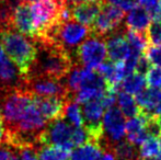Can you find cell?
Listing matches in <instances>:
<instances>
[{
    "instance_id": "obj_22",
    "label": "cell",
    "mask_w": 161,
    "mask_h": 160,
    "mask_svg": "<svg viewBox=\"0 0 161 160\" xmlns=\"http://www.w3.org/2000/svg\"><path fill=\"white\" fill-rule=\"evenodd\" d=\"M160 154V144L158 136L149 135L146 141L142 144L139 149V158L142 160H148L157 157Z\"/></svg>"
},
{
    "instance_id": "obj_36",
    "label": "cell",
    "mask_w": 161,
    "mask_h": 160,
    "mask_svg": "<svg viewBox=\"0 0 161 160\" xmlns=\"http://www.w3.org/2000/svg\"><path fill=\"white\" fill-rule=\"evenodd\" d=\"M38 1H41V0H20V2H24V3H29V4L35 3V2Z\"/></svg>"
},
{
    "instance_id": "obj_23",
    "label": "cell",
    "mask_w": 161,
    "mask_h": 160,
    "mask_svg": "<svg viewBox=\"0 0 161 160\" xmlns=\"http://www.w3.org/2000/svg\"><path fill=\"white\" fill-rule=\"evenodd\" d=\"M125 37L127 40L131 51L145 54V51L148 47V40H147L146 35L144 33L127 30V32H125Z\"/></svg>"
},
{
    "instance_id": "obj_40",
    "label": "cell",
    "mask_w": 161,
    "mask_h": 160,
    "mask_svg": "<svg viewBox=\"0 0 161 160\" xmlns=\"http://www.w3.org/2000/svg\"><path fill=\"white\" fill-rule=\"evenodd\" d=\"M159 90H160V91H161V86H160V88H159Z\"/></svg>"
},
{
    "instance_id": "obj_35",
    "label": "cell",
    "mask_w": 161,
    "mask_h": 160,
    "mask_svg": "<svg viewBox=\"0 0 161 160\" xmlns=\"http://www.w3.org/2000/svg\"><path fill=\"white\" fill-rule=\"evenodd\" d=\"M153 119H155L156 124H157L158 128H159V130H160V133H161V112H160L159 114H157V115L153 116Z\"/></svg>"
},
{
    "instance_id": "obj_10",
    "label": "cell",
    "mask_w": 161,
    "mask_h": 160,
    "mask_svg": "<svg viewBox=\"0 0 161 160\" xmlns=\"http://www.w3.org/2000/svg\"><path fill=\"white\" fill-rule=\"evenodd\" d=\"M12 28L28 37H31V39L35 37L36 31L34 26L31 4L19 2V4L13 10Z\"/></svg>"
},
{
    "instance_id": "obj_29",
    "label": "cell",
    "mask_w": 161,
    "mask_h": 160,
    "mask_svg": "<svg viewBox=\"0 0 161 160\" xmlns=\"http://www.w3.org/2000/svg\"><path fill=\"white\" fill-rule=\"evenodd\" d=\"M17 155V152L10 145L3 143L0 145V160H12Z\"/></svg>"
},
{
    "instance_id": "obj_34",
    "label": "cell",
    "mask_w": 161,
    "mask_h": 160,
    "mask_svg": "<svg viewBox=\"0 0 161 160\" xmlns=\"http://www.w3.org/2000/svg\"><path fill=\"white\" fill-rule=\"evenodd\" d=\"M99 160H115V156L113 154H111V152H105L101 156V158Z\"/></svg>"
},
{
    "instance_id": "obj_28",
    "label": "cell",
    "mask_w": 161,
    "mask_h": 160,
    "mask_svg": "<svg viewBox=\"0 0 161 160\" xmlns=\"http://www.w3.org/2000/svg\"><path fill=\"white\" fill-rule=\"evenodd\" d=\"M37 146H23L14 149L20 160H37V155H36Z\"/></svg>"
},
{
    "instance_id": "obj_11",
    "label": "cell",
    "mask_w": 161,
    "mask_h": 160,
    "mask_svg": "<svg viewBox=\"0 0 161 160\" xmlns=\"http://www.w3.org/2000/svg\"><path fill=\"white\" fill-rule=\"evenodd\" d=\"M23 81L21 75L6 55L0 44V91L15 87H23Z\"/></svg>"
},
{
    "instance_id": "obj_25",
    "label": "cell",
    "mask_w": 161,
    "mask_h": 160,
    "mask_svg": "<svg viewBox=\"0 0 161 160\" xmlns=\"http://www.w3.org/2000/svg\"><path fill=\"white\" fill-rule=\"evenodd\" d=\"M146 37L150 45H161V20H151Z\"/></svg>"
},
{
    "instance_id": "obj_16",
    "label": "cell",
    "mask_w": 161,
    "mask_h": 160,
    "mask_svg": "<svg viewBox=\"0 0 161 160\" xmlns=\"http://www.w3.org/2000/svg\"><path fill=\"white\" fill-rule=\"evenodd\" d=\"M151 22V15L146 9L142 7H136L128 12L126 17V26L127 30L135 31V32L145 33L147 31L149 24Z\"/></svg>"
},
{
    "instance_id": "obj_24",
    "label": "cell",
    "mask_w": 161,
    "mask_h": 160,
    "mask_svg": "<svg viewBox=\"0 0 161 160\" xmlns=\"http://www.w3.org/2000/svg\"><path fill=\"white\" fill-rule=\"evenodd\" d=\"M115 156L121 160H133L136 157V149L135 146L129 141H119L115 146Z\"/></svg>"
},
{
    "instance_id": "obj_14",
    "label": "cell",
    "mask_w": 161,
    "mask_h": 160,
    "mask_svg": "<svg viewBox=\"0 0 161 160\" xmlns=\"http://www.w3.org/2000/svg\"><path fill=\"white\" fill-rule=\"evenodd\" d=\"M106 53L111 62H125L130 54V46L125 37V32H114L106 40Z\"/></svg>"
},
{
    "instance_id": "obj_38",
    "label": "cell",
    "mask_w": 161,
    "mask_h": 160,
    "mask_svg": "<svg viewBox=\"0 0 161 160\" xmlns=\"http://www.w3.org/2000/svg\"><path fill=\"white\" fill-rule=\"evenodd\" d=\"M148 160H161V154H159L157 157H155V158H153V159H148Z\"/></svg>"
},
{
    "instance_id": "obj_7",
    "label": "cell",
    "mask_w": 161,
    "mask_h": 160,
    "mask_svg": "<svg viewBox=\"0 0 161 160\" xmlns=\"http://www.w3.org/2000/svg\"><path fill=\"white\" fill-rule=\"evenodd\" d=\"M124 13L125 12L119 7L110 2H104L92 28H90L91 34L101 37L116 32L124 19Z\"/></svg>"
},
{
    "instance_id": "obj_8",
    "label": "cell",
    "mask_w": 161,
    "mask_h": 160,
    "mask_svg": "<svg viewBox=\"0 0 161 160\" xmlns=\"http://www.w3.org/2000/svg\"><path fill=\"white\" fill-rule=\"evenodd\" d=\"M32 100L45 120L47 122H53L63 119L66 103L69 99H63L58 97L32 96Z\"/></svg>"
},
{
    "instance_id": "obj_13",
    "label": "cell",
    "mask_w": 161,
    "mask_h": 160,
    "mask_svg": "<svg viewBox=\"0 0 161 160\" xmlns=\"http://www.w3.org/2000/svg\"><path fill=\"white\" fill-rule=\"evenodd\" d=\"M150 118L151 115L142 111L137 116L130 118L126 122L125 134L127 136V141L134 146L142 145L149 136L147 124Z\"/></svg>"
},
{
    "instance_id": "obj_4",
    "label": "cell",
    "mask_w": 161,
    "mask_h": 160,
    "mask_svg": "<svg viewBox=\"0 0 161 160\" xmlns=\"http://www.w3.org/2000/svg\"><path fill=\"white\" fill-rule=\"evenodd\" d=\"M108 56L105 42L97 35H89L76 49L75 64L86 68H97Z\"/></svg>"
},
{
    "instance_id": "obj_39",
    "label": "cell",
    "mask_w": 161,
    "mask_h": 160,
    "mask_svg": "<svg viewBox=\"0 0 161 160\" xmlns=\"http://www.w3.org/2000/svg\"><path fill=\"white\" fill-rule=\"evenodd\" d=\"M158 138H159V144H160V154H161V134L158 136Z\"/></svg>"
},
{
    "instance_id": "obj_27",
    "label": "cell",
    "mask_w": 161,
    "mask_h": 160,
    "mask_svg": "<svg viewBox=\"0 0 161 160\" xmlns=\"http://www.w3.org/2000/svg\"><path fill=\"white\" fill-rule=\"evenodd\" d=\"M145 76H146V81L149 85V87L159 89L161 86V67H150Z\"/></svg>"
},
{
    "instance_id": "obj_20",
    "label": "cell",
    "mask_w": 161,
    "mask_h": 160,
    "mask_svg": "<svg viewBox=\"0 0 161 160\" xmlns=\"http://www.w3.org/2000/svg\"><path fill=\"white\" fill-rule=\"evenodd\" d=\"M117 104H119V109L123 113L125 118H134L137 116L138 114L142 112L140 108L138 107L137 102H136L135 98L131 94L126 93L124 91H119L116 97Z\"/></svg>"
},
{
    "instance_id": "obj_18",
    "label": "cell",
    "mask_w": 161,
    "mask_h": 160,
    "mask_svg": "<svg viewBox=\"0 0 161 160\" xmlns=\"http://www.w3.org/2000/svg\"><path fill=\"white\" fill-rule=\"evenodd\" d=\"M146 83L147 81L144 75L134 71L124 78V80L122 81L121 86H119V91H124L126 93L131 94V96L133 94L136 96L146 88Z\"/></svg>"
},
{
    "instance_id": "obj_2",
    "label": "cell",
    "mask_w": 161,
    "mask_h": 160,
    "mask_svg": "<svg viewBox=\"0 0 161 160\" xmlns=\"http://www.w3.org/2000/svg\"><path fill=\"white\" fill-rule=\"evenodd\" d=\"M0 44L9 59L15 64L22 79H26L37 56L36 41L14 29H3L0 30Z\"/></svg>"
},
{
    "instance_id": "obj_37",
    "label": "cell",
    "mask_w": 161,
    "mask_h": 160,
    "mask_svg": "<svg viewBox=\"0 0 161 160\" xmlns=\"http://www.w3.org/2000/svg\"><path fill=\"white\" fill-rule=\"evenodd\" d=\"M108 2H110V3H113V4H115V6H117V4L119 3V1H121V0H108Z\"/></svg>"
},
{
    "instance_id": "obj_32",
    "label": "cell",
    "mask_w": 161,
    "mask_h": 160,
    "mask_svg": "<svg viewBox=\"0 0 161 160\" xmlns=\"http://www.w3.org/2000/svg\"><path fill=\"white\" fill-rule=\"evenodd\" d=\"M4 139H6V126L2 118L0 116V145L4 143Z\"/></svg>"
},
{
    "instance_id": "obj_21",
    "label": "cell",
    "mask_w": 161,
    "mask_h": 160,
    "mask_svg": "<svg viewBox=\"0 0 161 160\" xmlns=\"http://www.w3.org/2000/svg\"><path fill=\"white\" fill-rule=\"evenodd\" d=\"M63 119L75 127H83V116L80 104L72 99H69L66 103Z\"/></svg>"
},
{
    "instance_id": "obj_26",
    "label": "cell",
    "mask_w": 161,
    "mask_h": 160,
    "mask_svg": "<svg viewBox=\"0 0 161 160\" xmlns=\"http://www.w3.org/2000/svg\"><path fill=\"white\" fill-rule=\"evenodd\" d=\"M145 56L147 57L150 65L161 67V46L160 45H148L145 51Z\"/></svg>"
},
{
    "instance_id": "obj_33",
    "label": "cell",
    "mask_w": 161,
    "mask_h": 160,
    "mask_svg": "<svg viewBox=\"0 0 161 160\" xmlns=\"http://www.w3.org/2000/svg\"><path fill=\"white\" fill-rule=\"evenodd\" d=\"M151 20H161V0H159L157 9H156L155 12L151 15Z\"/></svg>"
},
{
    "instance_id": "obj_12",
    "label": "cell",
    "mask_w": 161,
    "mask_h": 160,
    "mask_svg": "<svg viewBox=\"0 0 161 160\" xmlns=\"http://www.w3.org/2000/svg\"><path fill=\"white\" fill-rule=\"evenodd\" d=\"M104 2L105 0H89V1L82 2L72 8H69L72 20L88 28H91L97 14L101 11Z\"/></svg>"
},
{
    "instance_id": "obj_19",
    "label": "cell",
    "mask_w": 161,
    "mask_h": 160,
    "mask_svg": "<svg viewBox=\"0 0 161 160\" xmlns=\"http://www.w3.org/2000/svg\"><path fill=\"white\" fill-rule=\"evenodd\" d=\"M37 160H69L70 150L52 145H38L36 147Z\"/></svg>"
},
{
    "instance_id": "obj_9",
    "label": "cell",
    "mask_w": 161,
    "mask_h": 160,
    "mask_svg": "<svg viewBox=\"0 0 161 160\" xmlns=\"http://www.w3.org/2000/svg\"><path fill=\"white\" fill-rule=\"evenodd\" d=\"M103 132L108 134L111 141H121L125 136V116L117 107H112L106 109L103 115Z\"/></svg>"
},
{
    "instance_id": "obj_3",
    "label": "cell",
    "mask_w": 161,
    "mask_h": 160,
    "mask_svg": "<svg viewBox=\"0 0 161 160\" xmlns=\"http://www.w3.org/2000/svg\"><path fill=\"white\" fill-rule=\"evenodd\" d=\"M91 141L83 127H75L64 119L47 124L38 137L40 145H52L71 150Z\"/></svg>"
},
{
    "instance_id": "obj_1",
    "label": "cell",
    "mask_w": 161,
    "mask_h": 160,
    "mask_svg": "<svg viewBox=\"0 0 161 160\" xmlns=\"http://www.w3.org/2000/svg\"><path fill=\"white\" fill-rule=\"evenodd\" d=\"M37 43V56L29 77L42 76L63 80L75 65L71 56L54 43ZM25 80V79H24Z\"/></svg>"
},
{
    "instance_id": "obj_15",
    "label": "cell",
    "mask_w": 161,
    "mask_h": 160,
    "mask_svg": "<svg viewBox=\"0 0 161 160\" xmlns=\"http://www.w3.org/2000/svg\"><path fill=\"white\" fill-rule=\"evenodd\" d=\"M135 100L142 112L153 116L156 108L161 101V91L157 88H145L136 94Z\"/></svg>"
},
{
    "instance_id": "obj_31",
    "label": "cell",
    "mask_w": 161,
    "mask_h": 160,
    "mask_svg": "<svg viewBox=\"0 0 161 160\" xmlns=\"http://www.w3.org/2000/svg\"><path fill=\"white\" fill-rule=\"evenodd\" d=\"M138 4H140V7L144 9H146L149 12V14L153 15V13L155 12V10L157 9L158 2L159 0H136Z\"/></svg>"
},
{
    "instance_id": "obj_17",
    "label": "cell",
    "mask_w": 161,
    "mask_h": 160,
    "mask_svg": "<svg viewBox=\"0 0 161 160\" xmlns=\"http://www.w3.org/2000/svg\"><path fill=\"white\" fill-rule=\"evenodd\" d=\"M103 155L99 141H89L70 152L69 160H99Z\"/></svg>"
},
{
    "instance_id": "obj_5",
    "label": "cell",
    "mask_w": 161,
    "mask_h": 160,
    "mask_svg": "<svg viewBox=\"0 0 161 160\" xmlns=\"http://www.w3.org/2000/svg\"><path fill=\"white\" fill-rule=\"evenodd\" d=\"M62 7L56 0H41L31 4L36 35L34 39L44 34L55 23L59 21V11Z\"/></svg>"
},
{
    "instance_id": "obj_30",
    "label": "cell",
    "mask_w": 161,
    "mask_h": 160,
    "mask_svg": "<svg viewBox=\"0 0 161 160\" xmlns=\"http://www.w3.org/2000/svg\"><path fill=\"white\" fill-rule=\"evenodd\" d=\"M150 67H151L150 63L148 62V59H147V57L145 56V54H142V55L140 56L139 60H138L135 71H136V73H139V74H142V75L145 76L147 74V71L149 70V68H150Z\"/></svg>"
},
{
    "instance_id": "obj_6",
    "label": "cell",
    "mask_w": 161,
    "mask_h": 160,
    "mask_svg": "<svg viewBox=\"0 0 161 160\" xmlns=\"http://www.w3.org/2000/svg\"><path fill=\"white\" fill-rule=\"evenodd\" d=\"M23 88L28 90L32 96L71 99L65 85V79L58 80L42 76H32L23 81Z\"/></svg>"
}]
</instances>
